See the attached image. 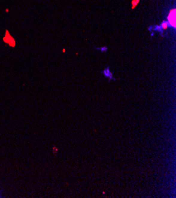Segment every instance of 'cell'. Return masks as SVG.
Returning <instances> with one entry per match:
<instances>
[{"label":"cell","instance_id":"cell-2","mask_svg":"<svg viewBox=\"0 0 176 198\" xmlns=\"http://www.w3.org/2000/svg\"><path fill=\"white\" fill-rule=\"evenodd\" d=\"M103 74H104V75L106 77H108V78L111 79V80H115V78L113 77V75H112V73L111 72L109 67H107L106 69H104V70H103Z\"/></svg>","mask_w":176,"mask_h":198},{"label":"cell","instance_id":"cell-1","mask_svg":"<svg viewBox=\"0 0 176 198\" xmlns=\"http://www.w3.org/2000/svg\"><path fill=\"white\" fill-rule=\"evenodd\" d=\"M175 15H176V10L175 9H173L170 11L169 14L167 16V23H168V26L172 27V28H175Z\"/></svg>","mask_w":176,"mask_h":198},{"label":"cell","instance_id":"cell-5","mask_svg":"<svg viewBox=\"0 0 176 198\" xmlns=\"http://www.w3.org/2000/svg\"><path fill=\"white\" fill-rule=\"evenodd\" d=\"M138 2H139V0H134V1H133V2H132L133 8H134L135 6H136V5H137Z\"/></svg>","mask_w":176,"mask_h":198},{"label":"cell","instance_id":"cell-4","mask_svg":"<svg viewBox=\"0 0 176 198\" xmlns=\"http://www.w3.org/2000/svg\"><path fill=\"white\" fill-rule=\"evenodd\" d=\"M96 49L100 50V51H102V52H105V51H107V47H102V48H96Z\"/></svg>","mask_w":176,"mask_h":198},{"label":"cell","instance_id":"cell-3","mask_svg":"<svg viewBox=\"0 0 176 198\" xmlns=\"http://www.w3.org/2000/svg\"><path fill=\"white\" fill-rule=\"evenodd\" d=\"M160 26L163 30H165V29H167V27H168V23H167V21H163V22L160 24Z\"/></svg>","mask_w":176,"mask_h":198}]
</instances>
